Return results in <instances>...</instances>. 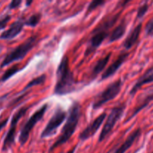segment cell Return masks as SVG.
I'll return each instance as SVG.
<instances>
[{"label": "cell", "instance_id": "2", "mask_svg": "<svg viewBox=\"0 0 153 153\" xmlns=\"http://www.w3.org/2000/svg\"><path fill=\"white\" fill-rule=\"evenodd\" d=\"M81 114H82L81 105L77 102H74L69 108L68 115L66 118L64 127L62 129L58 139L50 148V152L68 141L69 139L72 137L74 133L76 131L80 119L81 117Z\"/></svg>", "mask_w": 153, "mask_h": 153}, {"label": "cell", "instance_id": "13", "mask_svg": "<svg viewBox=\"0 0 153 153\" xmlns=\"http://www.w3.org/2000/svg\"><path fill=\"white\" fill-rule=\"evenodd\" d=\"M24 25H25V21L22 20L21 19L15 21L10 25L8 29L2 33L0 35V39L1 40H12L22 32Z\"/></svg>", "mask_w": 153, "mask_h": 153}, {"label": "cell", "instance_id": "4", "mask_svg": "<svg viewBox=\"0 0 153 153\" xmlns=\"http://www.w3.org/2000/svg\"><path fill=\"white\" fill-rule=\"evenodd\" d=\"M122 82L121 79L115 81L110 84L102 92L98 94L92 103V108L94 110L100 108L110 100H114L121 91Z\"/></svg>", "mask_w": 153, "mask_h": 153}, {"label": "cell", "instance_id": "16", "mask_svg": "<svg viewBox=\"0 0 153 153\" xmlns=\"http://www.w3.org/2000/svg\"><path fill=\"white\" fill-rule=\"evenodd\" d=\"M141 134V129L140 128H137V129L134 130V131H132L130 134L128 135V137L126 138V140H124V143L116 149L113 153H124L132 145L134 144V143L135 142V140L138 138V137L140 136Z\"/></svg>", "mask_w": 153, "mask_h": 153}, {"label": "cell", "instance_id": "29", "mask_svg": "<svg viewBox=\"0 0 153 153\" xmlns=\"http://www.w3.org/2000/svg\"><path fill=\"white\" fill-rule=\"evenodd\" d=\"M32 1H27V2H26V6H29L30 4H32Z\"/></svg>", "mask_w": 153, "mask_h": 153}, {"label": "cell", "instance_id": "15", "mask_svg": "<svg viewBox=\"0 0 153 153\" xmlns=\"http://www.w3.org/2000/svg\"><path fill=\"white\" fill-rule=\"evenodd\" d=\"M141 29H142V23H140L134 27L133 30L129 33L128 35L123 42V46L125 49H130L133 47L135 43L137 42L139 39Z\"/></svg>", "mask_w": 153, "mask_h": 153}, {"label": "cell", "instance_id": "3", "mask_svg": "<svg viewBox=\"0 0 153 153\" xmlns=\"http://www.w3.org/2000/svg\"><path fill=\"white\" fill-rule=\"evenodd\" d=\"M38 43V36L32 35L27 38L23 43L20 44L14 49H12L10 52L6 55L1 64V68H3L5 66L9 65L14 61L22 60L26 55L34 48V46Z\"/></svg>", "mask_w": 153, "mask_h": 153}, {"label": "cell", "instance_id": "11", "mask_svg": "<svg viewBox=\"0 0 153 153\" xmlns=\"http://www.w3.org/2000/svg\"><path fill=\"white\" fill-rule=\"evenodd\" d=\"M153 100V87L150 88L149 89L147 90L144 94H142L141 95V97H140L139 100H138L137 103H136V106H135L134 109L132 111L131 114L127 119V120L125 121V123H127L128 121L130 120V119H132L133 117H134L138 113H139L140 111H142V109L145 108L150 102Z\"/></svg>", "mask_w": 153, "mask_h": 153}, {"label": "cell", "instance_id": "30", "mask_svg": "<svg viewBox=\"0 0 153 153\" xmlns=\"http://www.w3.org/2000/svg\"><path fill=\"white\" fill-rule=\"evenodd\" d=\"M152 153H153V152H152Z\"/></svg>", "mask_w": 153, "mask_h": 153}, {"label": "cell", "instance_id": "26", "mask_svg": "<svg viewBox=\"0 0 153 153\" xmlns=\"http://www.w3.org/2000/svg\"><path fill=\"white\" fill-rule=\"evenodd\" d=\"M21 3H22V1H20V0H14L10 3L8 7L10 9H15L19 7Z\"/></svg>", "mask_w": 153, "mask_h": 153}, {"label": "cell", "instance_id": "1", "mask_svg": "<svg viewBox=\"0 0 153 153\" xmlns=\"http://www.w3.org/2000/svg\"><path fill=\"white\" fill-rule=\"evenodd\" d=\"M76 82L69 65L67 55H64L60 61L56 70V82L54 94L58 96L67 95L75 90Z\"/></svg>", "mask_w": 153, "mask_h": 153}, {"label": "cell", "instance_id": "18", "mask_svg": "<svg viewBox=\"0 0 153 153\" xmlns=\"http://www.w3.org/2000/svg\"><path fill=\"white\" fill-rule=\"evenodd\" d=\"M110 56L111 53L107 54L106 56H104V58H101L96 62V64H94V67H93L92 70V78H94V79H95L96 76H98V75L104 70L106 64L109 62Z\"/></svg>", "mask_w": 153, "mask_h": 153}, {"label": "cell", "instance_id": "23", "mask_svg": "<svg viewBox=\"0 0 153 153\" xmlns=\"http://www.w3.org/2000/svg\"><path fill=\"white\" fill-rule=\"evenodd\" d=\"M148 4L147 3H144L143 4L140 6L137 9V12H136V18L138 19H141L145 16L146 12L148 11Z\"/></svg>", "mask_w": 153, "mask_h": 153}, {"label": "cell", "instance_id": "19", "mask_svg": "<svg viewBox=\"0 0 153 153\" xmlns=\"http://www.w3.org/2000/svg\"><path fill=\"white\" fill-rule=\"evenodd\" d=\"M46 77L44 74L40 75V76H38V77L34 78V79H33L32 80H31L28 84H27L26 86L24 88L23 91H27V90L30 89V88H33V87L34 86L43 85V84L45 83V82H46Z\"/></svg>", "mask_w": 153, "mask_h": 153}, {"label": "cell", "instance_id": "8", "mask_svg": "<svg viewBox=\"0 0 153 153\" xmlns=\"http://www.w3.org/2000/svg\"><path fill=\"white\" fill-rule=\"evenodd\" d=\"M28 107L20 108L13 115L10 121V126L8 131L5 136L2 145V151H7L11 147L15 142V136H16V128L20 120L26 114L28 111Z\"/></svg>", "mask_w": 153, "mask_h": 153}, {"label": "cell", "instance_id": "21", "mask_svg": "<svg viewBox=\"0 0 153 153\" xmlns=\"http://www.w3.org/2000/svg\"><path fill=\"white\" fill-rule=\"evenodd\" d=\"M40 17H41V15L39 13L32 14L28 17V19L25 20V25L30 27L36 26L40 22Z\"/></svg>", "mask_w": 153, "mask_h": 153}, {"label": "cell", "instance_id": "22", "mask_svg": "<svg viewBox=\"0 0 153 153\" xmlns=\"http://www.w3.org/2000/svg\"><path fill=\"white\" fill-rule=\"evenodd\" d=\"M106 3V1H103V0H94L90 2V4H88V7H87L86 10V14L91 13L92 11H93L94 10H95L96 8H98L100 6L103 5Z\"/></svg>", "mask_w": 153, "mask_h": 153}, {"label": "cell", "instance_id": "5", "mask_svg": "<svg viewBox=\"0 0 153 153\" xmlns=\"http://www.w3.org/2000/svg\"><path fill=\"white\" fill-rule=\"evenodd\" d=\"M48 108V104H44L40 108L38 109L32 115L29 117L26 123L24 124L22 129L20 131V134L19 136V142L21 146H23L27 140H28L31 131H32L33 128L35 126L36 124L43 119L44 116L45 112Z\"/></svg>", "mask_w": 153, "mask_h": 153}, {"label": "cell", "instance_id": "6", "mask_svg": "<svg viewBox=\"0 0 153 153\" xmlns=\"http://www.w3.org/2000/svg\"><path fill=\"white\" fill-rule=\"evenodd\" d=\"M124 109H125V104L124 103L115 106L111 109L110 112L106 117V120L105 122L104 126L102 128L100 134L99 135L98 142L103 141L110 134L116 123L122 117Z\"/></svg>", "mask_w": 153, "mask_h": 153}, {"label": "cell", "instance_id": "14", "mask_svg": "<svg viewBox=\"0 0 153 153\" xmlns=\"http://www.w3.org/2000/svg\"><path fill=\"white\" fill-rule=\"evenodd\" d=\"M153 82V67L148 68L145 73L142 74V76H141L138 79V80L136 81V83L134 84V85L133 86V88H131V90L129 92L131 97L136 94V93L143 86L146 84L152 83Z\"/></svg>", "mask_w": 153, "mask_h": 153}, {"label": "cell", "instance_id": "24", "mask_svg": "<svg viewBox=\"0 0 153 153\" xmlns=\"http://www.w3.org/2000/svg\"><path fill=\"white\" fill-rule=\"evenodd\" d=\"M146 34L148 36H153V18L147 22L145 28Z\"/></svg>", "mask_w": 153, "mask_h": 153}, {"label": "cell", "instance_id": "20", "mask_svg": "<svg viewBox=\"0 0 153 153\" xmlns=\"http://www.w3.org/2000/svg\"><path fill=\"white\" fill-rule=\"evenodd\" d=\"M22 69V67H20L18 65L12 66V67H10L8 70H6L4 73V74L2 75V76L1 78V82H6V81L8 80L10 77H12V76H14L16 73H17L18 72L20 71Z\"/></svg>", "mask_w": 153, "mask_h": 153}, {"label": "cell", "instance_id": "17", "mask_svg": "<svg viewBox=\"0 0 153 153\" xmlns=\"http://www.w3.org/2000/svg\"><path fill=\"white\" fill-rule=\"evenodd\" d=\"M126 28H127V24H126L125 19H123V20L120 22L119 25H117V26L114 28L113 31H112V33L110 34V36L109 37L110 43H112V42L116 41L118 39L122 37V36L124 35V32H125L126 31Z\"/></svg>", "mask_w": 153, "mask_h": 153}, {"label": "cell", "instance_id": "12", "mask_svg": "<svg viewBox=\"0 0 153 153\" xmlns=\"http://www.w3.org/2000/svg\"><path fill=\"white\" fill-rule=\"evenodd\" d=\"M128 55V52H122V53L118 55V58H116V60L112 64H111L110 65L106 68V70L104 72L103 74L101 75V79H100V80H104V79H108V78H110V76H112V75L115 74L117 70L121 67V66L125 62Z\"/></svg>", "mask_w": 153, "mask_h": 153}, {"label": "cell", "instance_id": "25", "mask_svg": "<svg viewBox=\"0 0 153 153\" xmlns=\"http://www.w3.org/2000/svg\"><path fill=\"white\" fill-rule=\"evenodd\" d=\"M10 15H5L3 17L0 18V30L4 29V28L7 25L8 22L10 21Z\"/></svg>", "mask_w": 153, "mask_h": 153}, {"label": "cell", "instance_id": "27", "mask_svg": "<svg viewBox=\"0 0 153 153\" xmlns=\"http://www.w3.org/2000/svg\"><path fill=\"white\" fill-rule=\"evenodd\" d=\"M8 118H6V119L0 121V131H1V130L2 129L4 126H5L6 124H7V123H8Z\"/></svg>", "mask_w": 153, "mask_h": 153}, {"label": "cell", "instance_id": "10", "mask_svg": "<svg viewBox=\"0 0 153 153\" xmlns=\"http://www.w3.org/2000/svg\"><path fill=\"white\" fill-rule=\"evenodd\" d=\"M106 117V113H102L101 114L99 115L98 117H96L88 126L80 134L79 139L80 140H88L91 137H92L94 134L98 131V130L100 128V126L104 121L105 118Z\"/></svg>", "mask_w": 153, "mask_h": 153}, {"label": "cell", "instance_id": "9", "mask_svg": "<svg viewBox=\"0 0 153 153\" xmlns=\"http://www.w3.org/2000/svg\"><path fill=\"white\" fill-rule=\"evenodd\" d=\"M93 33L94 34L90 38L88 46L86 51V55H89L90 54L94 52L102 44V43L104 41V40L108 36V32L106 30L100 28L99 27L94 28Z\"/></svg>", "mask_w": 153, "mask_h": 153}, {"label": "cell", "instance_id": "7", "mask_svg": "<svg viewBox=\"0 0 153 153\" xmlns=\"http://www.w3.org/2000/svg\"><path fill=\"white\" fill-rule=\"evenodd\" d=\"M67 118V113L61 107H58L54 111L45 128L40 134V138H48L56 132L58 127Z\"/></svg>", "mask_w": 153, "mask_h": 153}, {"label": "cell", "instance_id": "28", "mask_svg": "<svg viewBox=\"0 0 153 153\" xmlns=\"http://www.w3.org/2000/svg\"><path fill=\"white\" fill-rule=\"evenodd\" d=\"M76 146H75L74 147V148H72L71 149H70V150H69L68 152L67 153H74L75 150H76Z\"/></svg>", "mask_w": 153, "mask_h": 153}]
</instances>
